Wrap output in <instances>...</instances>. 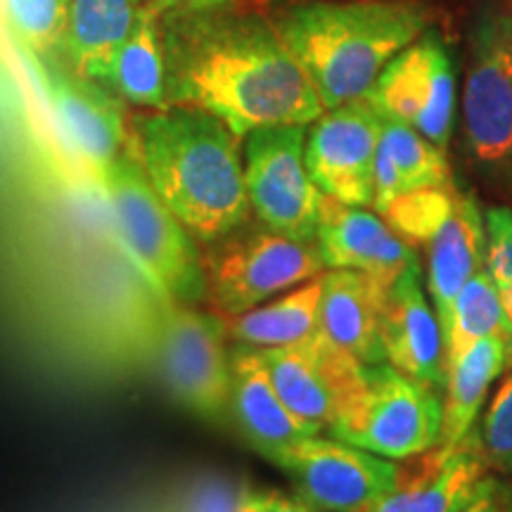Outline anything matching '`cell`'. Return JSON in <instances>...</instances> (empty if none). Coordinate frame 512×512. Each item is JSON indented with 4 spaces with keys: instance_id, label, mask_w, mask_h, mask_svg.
<instances>
[{
    "instance_id": "obj_16",
    "label": "cell",
    "mask_w": 512,
    "mask_h": 512,
    "mask_svg": "<svg viewBox=\"0 0 512 512\" xmlns=\"http://www.w3.org/2000/svg\"><path fill=\"white\" fill-rule=\"evenodd\" d=\"M316 245L325 268L366 273L389 287L408 266L418 261L413 247L366 207H351L323 195L316 228Z\"/></svg>"
},
{
    "instance_id": "obj_4",
    "label": "cell",
    "mask_w": 512,
    "mask_h": 512,
    "mask_svg": "<svg viewBox=\"0 0 512 512\" xmlns=\"http://www.w3.org/2000/svg\"><path fill=\"white\" fill-rule=\"evenodd\" d=\"M121 245L166 299L200 304L207 292L200 242L166 207L143 166L121 155L100 174Z\"/></svg>"
},
{
    "instance_id": "obj_19",
    "label": "cell",
    "mask_w": 512,
    "mask_h": 512,
    "mask_svg": "<svg viewBox=\"0 0 512 512\" xmlns=\"http://www.w3.org/2000/svg\"><path fill=\"white\" fill-rule=\"evenodd\" d=\"M228 418H233L247 444L264 458L294 441L313 437L280 401L259 351L240 344L230 356Z\"/></svg>"
},
{
    "instance_id": "obj_20",
    "label": "cell",
    "mask_w": 512,
    "mask_h": 512,
    "mask_svg": "<svg viewBox=\"0 0 512 512\" xmlns=\"http://www.w3.org/2000/svg\"><path fill=\"white\" fill-rule=\"evenodd\" d=\"M427 292L437 311L441 335L451 318L453 302L467 280L486 261L484 214L475 197L460 192L456 207L432 240L427 242Z\"/></svg>"
},
{
    "instance_id": "obj_14",
    "label": "cell",
    "mask_w": 512,
    "mask_h": 512,
    "mask_svg": "<svg viewBox=\"0 0 512 512\" xmlns=\"http://www.w3.org/2000/svg\"><path fill=\"white\" fill-rule=\"evenodd\" d=\"M27 57L41 76L62 136L83 162L102 174L121 155L126 140L121 100L60 60H43L31 53Z\"/></svg>"
},
{
    "instance_id": "obj_11",
    "label": "cell",
    "mask_w": 512,
    "mask_h": 512,
    "mask_svg": "<svg viewBox=\"0 0 512 512\" xmlns=\"http://www.w3.org/2000/svg\"><path fill=\"white\" fill-rule=\"evenodd\" d=\"M366 98L382 117L403 121L446 150L456 112V79L446 43L422 34L382 69Z\"/></svg>"
},
{
    "instance_id": "obj_38",
    "label": "cell",
    "mask_w": 512,
    "mask_h": 512,
    "mask_svg": "<svg viewBox=\"0 0 512 512\" xmlns=\"http://www.w3.org/2000/svg\"><path fill=\"white\" fill-rule=\"evenodd\" d=\"M0 8H3V0H0Z\"/></svg>"
},
{
    "instance_id": "obj_13",
    "label": "cell",
    "mask_w": 512,
    "mask_h": 512,
    "mask_svg": "<svg viewBox=\"0 0 512 512\" xmlns=\"http://www.w3.org/2000/svg\"><path fill=\"white\" fill-rule=\"evenodd\" d=\"M256 351L280 401L311 434L330 432L366 368L323 332L299 347Z\"/></svg>"
},
{
    "instance_id": "obj_15",
    "label": "cell",
    "mask_w": 512,
    "mask_h": 512,
    "mask_svg": "<svg viewBox=\"0 0 512 512\" xmlns=\"http://www.w3.org/2000/svg\"><path fill=\"white\" fill-rule=\"evenodd\" d=\"M489 472L479 430L458 444H437L418 456L403 458L389 496L368 512H460Z\"/></svg>"
},
{
    "instance_id": "obj_7",
    "label": "cell",
    "mask_w": 512,
    "mask_h": 512,
    "mask_svg": "<svg viewBox=\"0 0 512 512\" xmlns=\"http://www.w3.org/2000/svg\"><path fill=\"white\" fill-rule=\"evenodd\" d=\"M230 356L226 320L169 299L159 318V368L174 399L207 422L228 418Z\"/></svg>"
},
{
    "instance_id": "obj_8",
    "label": "cell",
    "mask_w": 512,
    "mask_h": 512,
    "mask_svg": "<svg viewBox=\"0 0 512 512\" xmlns=\"http://www.w3.org/2000/svg\"><path fill=\"white\" fill-rule=\"evenodd\" d=\"M306 126H264L245 136V185L261 226L299 242L316 240L323 192L304 162Z\"/></svg>"
},
{
    "instance_id": "obj_25",
    "label": "cell",
    "mask_w": 512,
    "mask_h": 512,
    "mask_svg": "<svg viewBox=\"0 0 512 512\" xmlns=\"http://www.w3.org/2000/svg\"><path fill=\"white\" fill-rule=\"evenodd\" d=\"M491 335H503L508 339L510 328L505 323L501 294H498L494 278L486 268H482L460 290L458 299L453 302L451 318L444 328L446 373L477 342Z\"/></svg>"
},
{
    "instance_id": "obj_1",
    "label": "cell",
    "mask_w": 512,
    "mask_h": 512,
    "mask_svg": "<svg viewBox=\"0 0 512 512\" xmlns=\"http://www.w3.org/2000/svg\"><path fill=\"white\" fill-rule=\"evenodd\" d=\"M171 105L219 117L240 140L264 126H309L325 112L278 27L230 8L159 15Z\"/></svg>"
},
{
    "instance_id": "obj_24",
    "label": "cell",
    "mask_w": 512,
    "mask_h": 512,
    "mask_svg": "<svg viewBox=\"0 0 512 512\" xmlns=\"http://www.w3.org/2000/svg\"><path fill=\"white\" fill-rule=\"evenodd\" d=\"M505 368V337L491 335L477 342L446 373L444 396V427H441L439 444H458L482 411L491 382Z\"/></svg>"
},
{
    "instance_id": "obj_2",
    "label": "cell",
    "mask_w": 512,
    "mask_h": 512,
    "mask_svg": "<svg viewBox=\"0 0 512 512\" xmlns=\"http://www.w3.org/2000/svg\"><path fill=\"white\" fill-rule=\"evenodd\" d=\"M131 136L152 188L200 245L249 221L240 138L219 117L183 105L140 110Z\"/></svg>"
},
{
    "instance_id": "obj_17",
    "label": "cell",
    "mask_w": 512,
    "mask_h": 512,
    "mask_svg": "<svg viewBox=\"0 0 512 512\" xmlns=\"http://www.w3.org/2000/svg\"><path fill=\"white\" fill-rule=\"evenodd\" d=\"M380 339L384 361L413 380L446 387L444 335L437 311L422 287L420 261H415L387 287Z\"/></svg>"
},
{
    "instance_id": "obj_28",
    "label": "cell",
    "mask_w": 512,
    "mask_h": 512,
    "mask_svg": "<svg viewBox=\"0 0 512 512\" xmlns=\"http://www.w3.org/2000/svg\"><path fill=\"white\" fill-rule=\"evenodd\" d=\"M456 183L444 188L408 190L382 211L384 221L408 247H425L432 235L444 226L458 202Z\"/></svg>"
},
{
    "instance_id": "obj_27",
    "label": "cell",
    "mask_w": 512,
    "mask_h": 512,
    "mask_svg": "<svg viewBox=\"0 0 512 512\" xmlns=\"http://www.w3.org/2000/svg\"><path fill=\"white\" fill-rule=\"evenodd\" d=\"M72 0H3V12L17 43L43 60H64Z\"/></svg>"
},
{
    "instance_id": "obj_32",
    "label": "cell",
    "mask_w": 512,
    "mask_h": 512,
    "mask_svg": "<svg viewBox=\"0 0 512 512\" xmlns=\"http://www.w3.org/2000/svg\"><path fill=\"white\" fill-rule=\"evenodd\" d=\"M242 512H325L299 494L278 489H249Z\"/></svg>"
},
{
    "instance_id": "obj_18",
    "label": "cell",
    "mask_w": 512,
    "mask_h": 512,
    "mask_svg": "<svg viewBox=\"0 0 512 512\" xmlns=\"http://www.w3.org/2000/svg\"><path fill=\"white\" fill-rule=\"evenodd\" d=\"M387 287L366 273L330 268L320 292V332L363 366L384 361L380 339L382 306Z\"/></svg>"
},
{
    "instance_id": "obj_29",
    "label": "cell",
    "mask_w": 512,
    "mask_h": 512,
    "mask_svg": "<svg viewBox=\"0 0 512 512\" xmlns=\"http://www.w3.org/2000/svg\"><path fill=\"white\" fill-rule=\"evenodd\" d=\"M252 484L226 470H207L178 491L171 512H242Z\"/></svg>"
},
{
    "instance_id": "obj_10",
    "label": "cell",
    "mask_w": 512,
    "mask_h": 512,
    "mask_svg": "<svg viewBox=\"0 0 512 512\" xmlns=\"http://www.w3.org/2000/svg\"><path fill=\"white\" fill-rule=\"evenodd\" d=\"M465 143L479 164H512V15L484 8L470 36Z\"/></svg>"
},
{
    "instance_id": "obj_22",
    "label": "cell",
    "mask_w": 512,
    "mask_h": 512,
    "mask_svg": "<svg viewBox=\"0 0 512 512\" xmlns=\"http://www.w3.org/2000/svg\"><path fill=\"white\" fill-rule=\"evenodd\" d=\"M100 83L119 100L131 102L138 110L169 107L162 22L155 10L143 8L136 27L114 50Z\"/></svg>"
},
{
    "instance_id": "obj_3",
    "label": "cell",
    "mask_w": 512,
    "mask_h": 512,
    "mask_svg": "<svg viewBox=\"0 0 512 512\" xmlns=\"http://www.w3.org/2000/svg\"><path fill=\"white\" fill-rule=\"evenodd\" d=\"M432 12L418 0L309 3L275 22L325 110L366 98L377 76L425 34Z\"/></svg>"
},
{
    "instance_id": "obj_26",
    "label": "cell",
    "mask_w": 512,
    "mask_h": 512,
    "mask_svg": "<svg viewBox=\"0 0 512 512\" xmlns=\"http://www.w3.org/2000/svg\"><path fill=\"white\" fill-rule=\"evenodd\" d=\"M380 147L392 159L403 192L453 185L446 150L420 136L415 128L403 121L382 117Z\"/></svg>"
},
{
    "instance_id": "obj_31",
    "label": "cell",
    "mask_w": 512,
    "mask_h": 512,
    "mask_svg": "<svg viewBox=\"0 0 512 512\" xmlns=\"http://www.w3.org/2000/svg\"><path fill=\"white\" fill-rule=\"evenodd\" d=\"M486 261L484 268L496 285L512 283V209L489 207L484 214Z\"/></svg>"
},
{
    "instance_id": "obj_33",
    "label": "cell",
    "mask_w": 512,
    "mask_h": 512,
    "mask_svg": "<svg viewBox=\"0 0 512 512\" xmlns=\"http://www.w3.org/2000/svg\"><path fill=\"white\" fill-rule=\"evenodd\" d=\"M399 195H403L401 178L396 174L392 159H389L387 152H384L382 147H377L375 174H373V204H370V207L375 209V214L382 216V211L387 209Z\"/></svg>"
},
{
    "instance_id": "obj_36",
    "label": "cell",
    "mask_w": 512,
    "mask_h": 512,
    "mask_svg": "<svg viewBox=\"0 0 512 512\" xmlns=\"http://www.w3.org/2000/svg\"><path fill=\"white\" fill-rule=\"evenodd\" d=\"M496 287H498V294H501L505 323H508L510 335H512V283H510V285H496ZM510 335H508V337H510Z\"/></svg>"
},
{
    "instance_id": "obj_21",
    "label": "cell",
    "mask_w": 512,
    "mask_h": 512,
    "mask_svg": "<svg viewBox=\"0 0 512 512\" xmlns=\"http://www.w3.org/2000/svg\"><path fill=\"white\" fill-rule=\"evenodd\" d=\"M323 273L306 283L226 320L228 337L249 349H287L309 342L320 332Z\"/></svg>"
},
{
    "instance_id": "obj_9",
    "label": "cell",
    "mask_w": 512,
    "mask_h": 512,
    "mask_svg": "<svg viewBox=\"0 0 512 512\" xmlns=\"http://www.w3.org/2000/svg\"><path fill=\"white\" fill-rule=\"evenodd\" d=\"M268 463L292 479L299 496L325 512H368L389 496L399 465L335 437L313 434L283 446Z\"/></svg>"
},
{
    "instance_id": "obj_30",
    "label": "cell",
    "mask_w": 512,
    "mask_h": 512,
    "mask_svg": "<svg viewBox=\"0 0 512 512\" xmlns=\"http://www.w3.org/2000/svg\"><path fill=\"white\" fill-rule=\"evenodd\" d=\"M482 451L489 470L512 475V375L505 377L482 420Z\"/></svg>"
},
{
    "instance_id": "obj_35",
    "label": "cell",
    "mask_w": 512,
    "mask_h": 512,
    "mask_svg": "<svg viewBox=\"0 0 512 512\" xmlns=\"http://www.w3.org/2000/svg\"><path fill=\"white\" fill-rule=\"evenodd\" d=\"M238 0H143L145 8L155 10L157 15H174V12H204L230 8Z\"/></svg>"
},
{
    "instance_id": "obj_6",
    "label": "cell",
    "mask_w": 512,
    "mask_h": 512,
    "mask_svg": "<svg viewBox=\"0 0 512 512\" xmlns=\"http://www.w3.org/2000/svg\"><path fill=\"white\" fill-rule=\"evenodd\" d=\"M207 247L209 252L202 254L204 299L223 318L240 316L325 268L313 242L285 238L266 226H240Z\"/></svg>"
},
{
    "instance_id": "obj_5",
    "label": "cell",
    "mask_w": 512,
    "mask_h": 512,
    "mask_svg": "<svg viewBox=\"0 0 512 512\" xmlns=\"http://www.w3.org/2000/svg\"><path fill=\"white\" fill-rule=\"evenodd\" d=\"M444 396L432 384L399 373L389 363L363 368V380L337 415L330 437L389 460H403L439 444Z\"/></svg>"
},
{
    "instance_id": "obj_12",
    "label": "cell",
    "mask_w": 512,
    "mask_h": 512,
    "mask_svg": "<svg viewBox=\"0 0 512 512\" xmlns=\"http://www.w3.org/2000/svg\"><path fill=\"white\" fill-rule=\"evenodd\" d=\"M380 138L382 114L368 98L325 110L306 131L304 162L311 181L332 200L370 207Z\"/></svg>"
},
{
    "instance_id": "obj_23",
    "label": "cell",
    "mask_w": 512,
    "mask_h": 512,
    "mask_svg": "<svg viewBox=\"0 0 512 512\" xmlns=\"http://www.w3.org/2000/svg\"><path fill=\"white\" fill-rule=\"evenodd\" d=\"M143 8V0H72L62 62L100 83L114 50L136 27Z\"/></svg>"
},
{
    "instance_id": "obj_37",
    "label": "cell",
    "mask_w": 512,
    "mask_h": 512,
    "mask_svg": "<svg viewBox=\"0 0 512 512\" xmlns=\"http://www.w3.org/2000/svg\"><path fill=\"white\" fill-rule=\"evenodd\" d=\"M505 366L512 368V335L505 339Z\"/></svg>"
},
{
    "instance_id": "obj_34",
    "label": "cell",
    "mask_w": 512,
    "mask_h": 512,
    "mask_svg": "<svg viewBox=\"0 0 512 512\" xmlns=\"http://www.w3.org/2000/svg\"><path fill=\"white\" fill-rule=\"evenodd\" d=\"M460 512H512V486L486 475Z\"/></svg>"
}]
</instances>
